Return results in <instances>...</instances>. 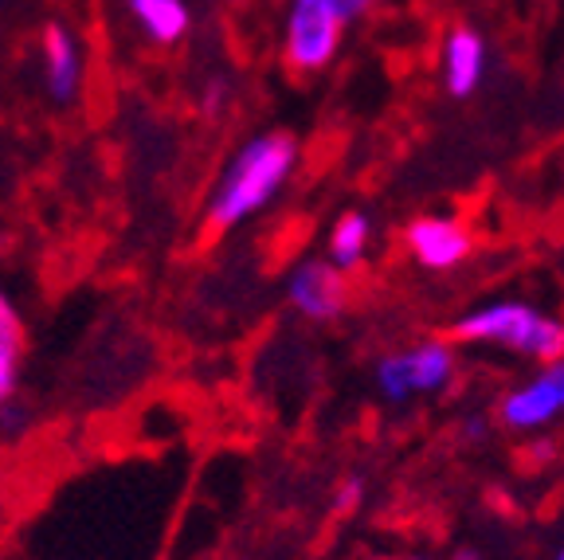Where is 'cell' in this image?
<instances>
[{
    "mask_svg": "<svg viewBox=\"0 0 564 560\" xmlns=\"http://www.w3.org/2000/svg\"><path fill=\"white\" fill-rule=\"evenodd\" d=\"M349 24L341 20L334 0H291L286 12V63L302 75L326 71L341 52V40Z\"/></svg>",
    "mask_w": 564,
    "mask_h": 560,
    "instance_id": "obj_4",
    "label": "cell"
},
{
    "mask_svg": "<svg viewBox=\"0 0 564 560\" xmlns=\"http://www.w3.org/2000/svg\"><path fill=\"white\" fill-rule=\"evenodd\" d=\"M302 161L299 138L286 130H263L247 138L228 158L204 201V228L216 236L243 228L247 219L267 212L291 184Z\"/></svg>",
    "mask_w": 564,
    "mask_h": 560,
    "instance_id": "obj_1",
    "label": "cell"
},
{
    "mask_svg": "<svg viewBox=\"0 0 564 560\" xmlns=\"http://www.w3.org/2000/svg\"><path fill=\"white\" fill-rule=\"evenodd\" d=\"M130 12L158 44H176L193 24V12H188L185 0H130Z\"/></svg>",
    "mask_w": 564,
    "mask_h": 560,
    "instance_id": "obj_11",
    "label": "cell"
},
{
    "mask_svg": "<svg viewBox=\"0 0 564 560\" xmlns=\"http://www.w3.org/2000/svg\"><path fill=\"white\" fill-rule=\"evenodd\" d=\"M490 71V47L475 24L447 28L440 44V79L451 98H470L486 83Z\"/></svg>",
    "mask_w": 564,
    "mask_h": 560,
    "instance_id": "obj_8",
    "label": "cell"
},
{
    "mask_svg": "<svg viewBox=\"0 0 564 560\" xmlns=\"http://www.w3.org/2000/svg\"><path fill=\"white\" fill-rule=\"evenodd\" d=\"M486 431H490V423H486V420H467V423H463V435H467L470 443H482Z\"/></svg>",
    "mask_w": 564,
    "mask_h": 560,
    "instance_id": "obj_16",
    "label": "cell"
},
{
    "mask_svg": "<svg viewBox=\"0 0 564 560\" xmlns=\"http://www.w3.org/2000/svg\"><path fill=\"white\" fill-rule=\"evenodd\" d=\"M0 349H9V353L24 349V322H20L17 302L4 294V287H0Z\"/></svg>",
    "mask_w": 564,
    "mask_h": 560,
    "instance_id": "obj_12",
    "label": "cell"
},
{
    "mask_svg": "<svg viewBox=\"0 0 564 560\" xmlns=\"http://www.w3.org/2000/svg\"><path fill=\"white\" fill-rule=\"evenodd\" d=\"M404 251L415 267L443 274L467 263L475 251V236L467 219L447 216V212H423L404 228Z\"/></svg>",
    "mask_w": 564,
    "mask_h": 560,
    "instance_id": "obj_6",
    "label": "cell"
},
{
    "mask_svg": "<svg viewBox=\"0 0 564 560\" xmlns=\"http://www.w3.org/2000/svg\"><path fill=\"white\" fill-rule=\"evenodd\" d=\"M20 385V353L0 349V412L9 408V400L17 396Z\"/></svg>",
    "mask_w": 564,
    "mask_h": 560,
    "instance_id": "obj_14",
    "label": "cell"
},
{
    "mask_svg": "<svg viewBox=\"0 0 564 560\" xmlns=\"http://www.w3.org/2000/svg\"><path fill=\"white\" fill-rule=\"evenodd\" d=\"M337 4V12H341V20L345 24H361L365 17H369L372 9H377V0H334Z\"/></svg>",
    "mask_w": 564,
    "mask_h": 560,
    "instance_id": "obj_15",
    "label": "cell"
},
{
    "mask_svg": "<svg viewBox=\"0 0 564 560\" xmlns=\"http://www.w3.org/2000/svg\"><path fill=\"white\" fill-rule=\"evenodd\" d=\"M455 345H498L525 360H556L564 357V322L545 310L529 306L521 298H494L475 306L451 325Z\"/></svg>",
    "mask_w": 564,
    "mask_h": 560,
    "instance_id": "obj_2",
    "label": "cell"
},
{
    "mask_svg": "<svg viewBox=\"0 0 564 560\" xmlns=\"http://www.w3.org/2000/svg\"><path fill=\"white\" fill-rule=\"evenodd\" d=\"M361 506H365V478H345L334 494V514L352 517Z\"/></svg>",
    "mask_w": 564,
    "mask_h": 560,
    "instance_id": "obj_13",
    "label": "cell"
},
{
    "mask_svg": "<svg viewBox=\"0 0 564 560\" xmlns=\"http://www.w3.org/2000/svg\"><path fill=\"white\" fill-rule=\"evenodd\" d=\"M556 420H564V357L538 365L533 377L513 385L498 400V423L513 435H529Z\"/></svg>",
    "mask_w": 564,
    "mask_h": 560,
    "instance_id": "obj_5",
    "label": "cell"
},
{
    "mask_svg": "<svg viewBox=\"0 0 564 560\" xmlns=\"http://www.w3.org/2000/svg\"><path fill=\"white\" fill-rule=\"evenodd\" d=\"M458 377V349L447 337H423L408 349H392L372 368L380 400L408 403L415 396H440Z\"/></svg>",
    "mask_w": 564,
    "mask_h": 560,
    "instance_id": "obj_3",
    "label": "cell"
},
{
    "mask_svg": "<svg viewBox=\"0 0 564 560\" xmlns=\"http://www.w3.org/2000/svg\"><path fill=\"white\" fill-rule=\"evenodd\" d=\"M408 560H435V557H408Z\"/></svg>",
    "mask_w": 564,
    "mask_h": 560,
    "instance_id": "obj_19",
    "label": "cell"
},
{
    "mask_svg": "<svg viewBox=\"0 0 564 560\" xmlns=\"http://www.w3.org/2000/svg\"><path fill=\"white\" fill-rule=\"evenodd\" d=\"M44 83L59 106L75 103L83 87V55L63 24H47L44 32Z\"/></svg>",
    "mask_w": 564,
    "mask_h": 560,
    "instance_id": "obj_9",
    "label": "cell"
},
{
    "mask_svg": "<svg viewBox=\"0 0 564 560\" xmlns=\"http://www.w3.org/2000/svg\"><path fill=\"white\" fill-rule=\"evenodd\" d=\"M369 247H372V219L365 216V212H341L334 231H329V244H326L329 259H334L345 274H352L365 267Z\"/></svg>",
    "mask_w": 564,
    "mask_h": 560,
    "instance_id": "obj_10",
    "label": "cell"
},
{
    "mask_svg": "<svg viewBox=\"0 0 564 560\" xmlns=\"http://www.w3.org/2000/svg\"><path fill=\"white\" fill-rule=\"evenodd\" d=\"M451 560H482V552H475V549H458Z\"/></svg>",
    "mask_w": 564,
    "mask_h": 560,
    "instance_id": "obj_17",
    "label": "cell"
},
{
    "mask_svg": "<svg viewBox=\"0 0 564 560\" xmlns=\"http://www.w3.org/2000/svg\"><path fill=\"white\" fill-rule=\"evenodd\" d=\"M286 302L299 317L306 322H334L349 306V274L329 259V255H314L302 259L291 274H286Z\"/></svg>",
    "mask_w": 564,
    "mask_h": 560,
    "instance_id": "obj_7",
    "label": "cell"
},
{
    "mask_svg": "<svg viewBox=\"0 0 564 560\" xmlns=\"http://www.w3.org/2000/svg\"><path fill=\"white\" fill-rule=\"evenodd\" d=\"M556 560H564V541H561V549H556Z\"/></svg>",
    "mask_w": 564,
    "mask_h": 560,
    "instance_id": "obj_18",
    "label": "cell"
}]
</instances>
